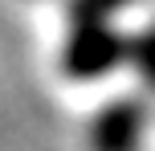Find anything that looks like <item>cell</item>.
<instances>
[{
    "instance_id": "obj_1",
    "label": "cell",
    "mask_w": 155,
    "mask_h": 151,
    "mask_svg": "<svg viewBox=\"0 0 155 151\" xmlns=\"http://www.w3.org/2000/svg\"><path fill=\"white\" fill-rule=\"evenodd\" d=\"M127 61V33H114L106 21H74L61 65L70 78H102Z\"/></svg>"
},
{
    "instance_id": "obj_2",
    "label": "cell",
    "mask_w": 155,
    "mask_h": 151,
    "mask_svg": "<svg viewBox=\"0 0 155 151\" xmlns=\"http://www.w3.org/2000/svg\"><path fill=\"white\" fill-rule=\"evenodd\" d=\"M143 127H147V106L139 98H118L102 106L90 123V151H139Z\"/></svg>"
},
{
    "instance_id": "obj_3",
    "label": "cell",
    "mask_w": 155,
    "mask_h": 151,
    "mask_svg": "<svg viewBox=\"0 0 155 151\" xmlns=\"http://www.w3.org/2000/svg\"><path fill=\"white\" fill-rule=\"evenodd\" d=\"M127 61L143 74L147 86H155V25L139 37H127Z\"/></svg>"
},
{
    "instance_id": "obj_4",
    "label": "cell",
    "mask_w": 155,
    "mask_h": 151,
    "mask_svg": "<svg viewBox=\"0 0 155 151\" xmlns=\"http://www.w3.org/2000/svg\"><path fill=\"white\" fill-rule=\"evenodd\" d=\"M123 4H135V0H74L70 12H74V21H106Z\"/></svg>"
}]
</instances>
